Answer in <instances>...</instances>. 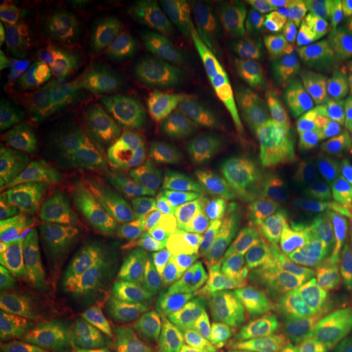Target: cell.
I'll return each instance as SVG.
<instances>
[{
  "label": "cell",
  "instance_id": "18",
  "mask_svg": "<svg viewBox=\"0 0 352 352\" xmlns=\"http://www.w3.org/2000/svg\"><path fill=\"white\" fill-rule=\"evenodd\" d=\"M320 32L331 47L352 59V0L329 10L321 20Z\"/></svg>",
  "mask_w": 352,
  "mask_h": 352
},
{
  "label": "cell",
  "instance_id": "4",
  "mask_svg": "<svg viewBox=\"0 0 352 352\" xmlns=\"http://www.w3.org/2000/svg\"><path fill=\"white\" fill-rule=\"evenodd\" d=\"M188 202L201 222L239 235L283 232L307 214L305 196L289 179L252 162L232 165Z\"/></svg>",
  "mask_w": 352,
  "mask_h": 352
},
{
  "label": "cell",
  "instance_id": "9",
  "mask_svg": "<svg viewBox=\"0 0 352 352\" xmlns=\"http://www.w3.org/2000/svg\"><path fill=\"white\" fill-rule=\"evenodd\" d=\"M206 227L210 223L201 222L188 201L145 210L131 228L124 290L195 253L204 241Z\"/></svg>",
  "mask_w": 352,
  "mask_h": 352
},
{
  "label": "cell",
  "instance_id": "1",
  "mask_svg": "<svg viewBox=\"0 0 352 352\" xmlns=\"http://www.w3.org/2000/svg\"><path fill=\"white\" fill-rule=\"evenodd\" d=\"M107 85L131 107L175 118L196 103L201 91V56L179 30L138 21L113 30L98 46Z\"/></svg>",
  "mask_w": 352,
  "mask_h": 352
},
{
  "label": "cell",
  "instance_id": "24",
  "mask_svg": "<svg viewBox=\"0 0 352 352\" xmlns=\"http://www.w3.org/2000/svg\"><path fill=\"white\" fill-rule=\"evenodd\" d=\"M351 96H352V82H351Z\"/></svg>",
  "mask_w": 352,
  "mask_h": 352
},
{
  "label": "cell",
  "instance_id": "20",
  "mask_svg": "<svg viewBox=\"0 0 352 352\" xmlns=\"http://www.w3.org/2000/svg\"><path fill=\"white\" fill-rule=\"evenodd\" d=\"M25 157L26 147L16 142L6 126H0V175L6 176L23 168Z\"/></svg>",
  "mask_w": 352,
  "mask_h": 352
},
{
  "label": "cell",
  "instance_id": "21",
  "mask_svg": "<svg viewBox=\"0 0 352 352\" xmlns=\"http://www.w3.org/2000/svg\"><path fill=\"white\" fill-rule=\"evenodd\" d=\"M168 8H173L184 19H196V20H208L219 10L222 6L220 2H206V0H197V2H166Z\"/></svg>",
  "mask_w": 352,
  "mask_h": 352
},
{
  "label": "cell",
  "instance_id": "23",
  "mask_svg": "<svg viewBox=\"0 0 352 352\" xmlns=\"http://www.w3.org/2000/svg\"><path fill=\"white\" fill-rule=\"evenodd\" d=\"M334 179L340 195L344 197L347 204L352 206V148L338 162Z\"/></svg>",
  "mask_w": 352,
  "mask_h": 352
},
{
  "label": "cell",
  "instance_id": "19",
  "mask_svg": "<svg viewBox=\"0 0 352 352\" xmlns=\"http://www.w3.org/2000/svg\"><path fill=\"white\" fill-rule=\"evenodd\" d=\"M290 352H352V340L327 324H315Z\"/></svg>",
  "mask_w": 352,
  "mask_h": 352
},
{
  "label": "cell",
  "instance_id": "16",
  "mask_svg": "<svg viewBox=\"0 0 352 352\" xmlns=\"http://www.w3.org/2000/svg\"><path fill=\"white\" fill-rule=\"evenodd\" d=\"M87 170L88 157L78 162L67 178L39 204L47 223L70 227L101 219V214L87 192Z\"/></svg>",
  "mask_w": 352,
  "mask_h": 352
},
{
  "label": "cell",
  "instance_id": "14",
  "mask_svg": "<svg viewBox=\"0 0 352 352\" xmlns=\"http://www.w3.org/2000/svg\"><path fill=\"white\" fill-rule=\"evenodd\" d=\"M76 153L69 148L26 147V157L21 168L20 209L23 212L51 195L74 170Z\"/></svg>",
  "mask_w": 352,
  "mask_h": 352
},
{
  "label": "cell",
  "instance_id": "5",
  "mask_svg": "<svg viewBox=\"0 0 352 352\" xmlns=\"http://www.w3.org/2000/svg\"><path fill=\"white\" fill-rule=\"evenodd\" d=\"M212 302L232 352H290L302 340L289 302L250 263L233 261L219 272Z\"/></svg>",
  "mask_w": 352,
  "mask_h": 352
},
{
  "label": "cell",
  "instance_id": "11",
  "mask_svg": "<svg viewBox=\"0 0 352 352\" xmlns=\"http://www.w3.org/2000/svg\"><path fill=\"white\" fill-rule=\"evenodd\" d=\"M60 296V280L26 254L6 248L0 256V323L13 327L41 314Z\"/></svg>",
  "mask_w": 352,
  "mask_h": 352
},
{
  "label": "cell",
  "instance_id": "8",
  "mask_svg": "<svg viewBox=\"0 0 352 352\" xmlns=\"http://www.w3.org/2000/svg\"><path fill=\"white\" fill-rule=\"evenodd\" d=\"M308 60L296 44L271 39L246 50L232 69L226 114L239 132L263 124L307 80Z\"/></svg>",
  "mask_w": 352,
  "mask_h": 352
},
{
  "label": "cell",
  "instance_id": "3",
  "mask_svg": "<svg viewBox=\"0 0 352 352\" xmlns=\"http://www.w3.org/2000/svg\"><path fill=\"white\" fill-rule=\"evenodd\" d=\"M253 254L297 311L323 321H352V256L341 246L289 235L254 245Z\"/></svg>",
  "mask_w": 352,
  "mask_h": 352
},
{
  "label": "cell",
  "instance_id": "17",
  "mask_svg": "<svg viewBox=\"0 0 352 352\" xmlns=\"http://www.w3.org/2000/svg\"><path fill=\"white\" fill-rule=\"evenodd\" d=\"M85 186L98 212L104 214L124 199L131 183L126 168L120 162L94 153L88 155Z\"/></svg>",
  "mask_w": 352,
  "mask_h": 352
},
{
  "label": "cell",
  "instance_id": "15",
  "mask_svg": "<svg viewBox=\"0 0 352 352\" xmlns=\"http://www.w3.org/2000/svg\"><path fill=\"white\" fill-rule=\"evenodd\" d=\"M52 23L34 10L7 8L0 16V46L12 59L38 63L47 54Z\"/></svg>",
  "mask_w": 352,
  "mask_h": 352
},
{
  "label": "cell",
  "instance_id": "22",
  "mask_svg": "<svg viewBox=\"0 0 352 352\" xmlns=\"http://www.w3.org/2000/svg\"><path fill=\"white\" fill-rule=\"evenodd\" d=\"M15 103V76L6 57L0 59V114H6Z\"/></svg>",
  "mask_w": 352,
  "mask_h": 352
},
{
  "label": "cell",
  "instance_id": "10",
  "mask_svg": "<svg viewBox=\"0 0 352 352\" xmlns=\"http://www.w3.org/2000/svg\"><path fill=\"white\" fill-rule=\"evenodd\" d=\"M342 126V107L329 88L305 80L279 111L263 122V138L280 152H307L331 142Z\"/></svg>",
  "mask_w": 352,
  "mask_h": 352
},
{
  "label": "cell",
  "instance_id": "2",
  "mask_svg": "<svg viewBox=\"0 0 352 352\" xmlns=\"http://www.w3.org/2000/svg\"><path fill=\"white\" fill-rule=\"evenodd\" d=\"M100 155L120 162L131 188L158 202L188 182L204 160L202 135L175 118L122 107L96 129Z\"/></svg>",
  "mask_w": 352,
  "mask_h": 352
},
{
  "label": "cell",
  "instance_id": "12",
  "mask_svg": "<svg viewBox=\"0 0 352 352\" xmlns=\"http://www.w3.org/2000/svg\"><path fill=\"white\" fill-rule=\"evenodd\" d=\"M8 352H94L80 316L70 308L44 310L13 331Z\"/></svg>",
  "mask_w": 352,
  "mask_h": 352
},
{
  "label": "cell",
  "instance_id": "7",
  "mask_svg": "<svg viewBox=\"0 0 352 352\" xmlns=\"http://www.w3.org/2000/svg\"><path fill=\"white\" fill-rule=\"evenodd\" d=\"M147 209L145 202L131 199L90 227L59 233L51 240V256L91 302L124 290L131 228Z\"/></svg>",
  "mask_w": 352,
  "mask_h": 352
},
{
  "label": "cell",
  "instance_id": "13",
  "mask_svg": "<svg viewBox=\"0 0 352 352\" xmlns=\"http://www.w3.org/2000/svg\"><path fill=\"white\" fill-rule=\"evenodd\" d=\"M126 352H232L212 329L192 316L152 321L131 336Z\"/></svg>",
  "mask_w": 352,
  "mask_h": 352
},
{
  "label": "cell",
  "instance_id": "6",
  "mask_svg": "<svg viewBox=\"0 0 352 352\" xmlns=\"http://www.w3.org/2000/svg\"><path fill=\"white\" fill-rule=\"evenodd\" d=\"M10 63L19 129L39 147L60 148L85 109V90L76 65L59 50L33 64Z\"/></svg>",
  "mask_w": 352,
  "mask_h": 352
}]
</instances>
